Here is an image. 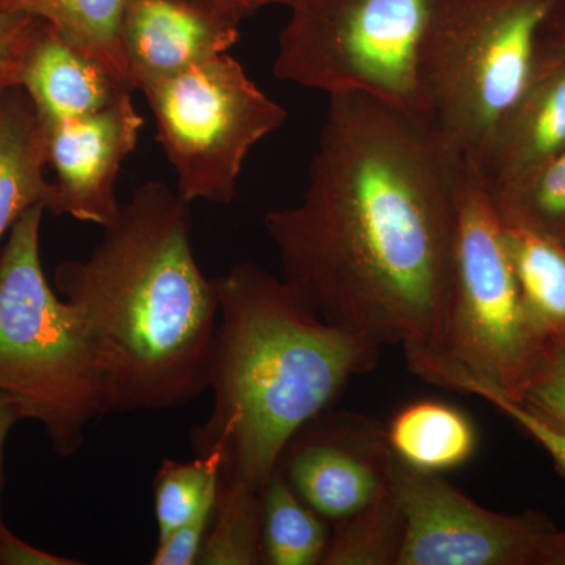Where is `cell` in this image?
I'll list each match as a JSON object with an SVG mask.
<instances>
[{
	"instance_id": "14",
	"label": "cell",
	"mask_w": 565,
	"mask_h": 565,
	"mask_svg": "<svg viewBox=\"0 0 565 565\" xmlns=\"http://www.w3.org/2000/svg\"><path fill=\"white\" fill-rule=\"evenodd\" d=\"M20 87L44 126L87 117L132 93L44 21L25 58Z\"/></svg>"
},
{
	"instance_id": "5",
	"label": "cell",
	"mask_w": 565,
	"mask_h": 565,
	"mask_svg": "<svg viewBox=\"0 0 565 565\" xmlns=\"http://www.w3.org/2000/svg\"><path fill=\"white\" fill-rule=\"evenodd\" d=\"M557 0H434L419 54L426 120L481 170L498 122L530 76Z\"/></svg>"
},
{
	"instance_id": "2",
	"label": "cell",
	"mask_w": 565,
	"mask_h": 565,
	"mask_svg": "<svg viewBox=\"0 0 565 565\" xmlns=\"http://www.w3.org/2000/svg\"><path fill=\"white\" fill-rule=\"evenodd\" d=\"M106 388L107 414L167 411L207 390L218 322L214 280L192 247L191 203L145 182L85 259L55 267Z\"/></svg>"
},
{
	"instance_id": "8",
	"label": "cell",
	"mask_w": 565,
	"mask_h": 565,
	"mask_svg": "<svg viewBox=\"0 0 565 565\" xmlns=\"http://www.w3.org/2000/svg\"><path fill=\"white\" fill-rule=\"evenodd\" d=\"M158 140L184 202L230 204L253 147L288 120L228 54L145 88Z\"/></svg>"
},
{
	"instance_id": "17",
	"label": "cell",
	"mask_w": 565,
	"mask_h": 565,
	"mask_svg": "<svg viewBox=\"0 0 565 565\" xmlns=\"http://www.w3.org/2000/svg\"><path fill=\"white\" fill-rule=\"evenodd\" d=\"M527 321L546 345L565 341V244L501 222Z\"/></svg>"
},
{
	"instance_id": "12",
	"label": "cell",
	"mask_w": 565,
	"mask_h": 565,
	"mask_svg": "<svg viewBox=\"0 0 565 565\" xmlns=\"http://www.w3.org/2000/svg\"><path fill=\"white\" fill-rule=\"evenodd\" d=\"M241 22L195 0H131L121 46L134 92L226 54Z\"/></svg>"
},
{
	"instance_id": "13",
	"label": "cell",
	"mask_w": 565,
	"mask_h": 565,
	"mask_svg": "<svg viewBox=\"0 0 565 565\" xmlns=\"http://www.w3.org/2000/svg\"><path fill=\"white\" fill-rule=\"evenodd\" d=\"M565 147V40L542 29L530 76L498 122L481 173L487 189L511 184Z\"/></svg>"
},
{
	"instance_id": "11",
	"label": "cell",
	"mask_w": 565,
	"mask_h": 565,
	"mask_svg": "<svg viewBox=\"0 0 565 565\" xmlns=\"http://www.w3.org/2000/svg\"><path fill=\"white\" fill-rule=\"evenodd\" d=\"M143 125L131 93L96 114L44 126L47 166L54 170L46 211L103 228L117 221L118 174Z\"/></svg>"
},
{
	"instance_id": "4",
	"label": "cell",
	"mask_w": 565,
	"mask_h": 565,
	"mask_svg": "<svg viewBox=\"0 0 565 565\" xmlns=\"http://www.w3.org/2000/svg\"><path fill=\"white\" fill-rule=\"evenodd\" d=\"M44 212H25L0 250V392L43 426L55 455L71 457L107 414L106 388L79 319L44 275Z\"/></svg>"
},
{
	"instance_id": "30",
	"label": "cell",
	"mask_w": 565,
	"mask_h": 565,
	"mask_svg": "<svg viewBox=\"0 0 565 565\" xmlns=\"http://www.w3.org/2000/svg\"><path fill=\"white\" fill-rule=\"evenodd\" d=\"M24 422L21 405L10 394L0 392V516H2V494L6 478H3V449L7 437L14 424Z\"/></svg>"
},
{
	"instance_id": "16",
	"label": "cell",
	"mask_w": 565,
	"mask_h": 565,
	"mask_svg": "<svg viewBox=\"0 0 565 565\" xmlns=\"http://www.w3.org/2000/svg\"><path fill=\"white\" fill-rule=\"evenodd\" d=\"M394 459L429 475H444L470 462L478 433L470 416L455 405L422 399L404 405L385 424Z\"/></svg>"
},
{
	"instance_id": "19",
	"label": "cell",
	"mask_w": 565,
	"mask_h": 565,
	"mask_svg": "<svg viewBox=\"0 0 565 565\" xmlns=\"http://www.w3.org/2000/svg\"><path fill=\"white\" fill-rule=\"evenodd\" d=\"M259 493L263 564L322 565L332 535V523L294 492L278 468Z\"/></svg>"
},
{
	"instance_id": "15",
	"label": "cell",
	"mask_w": 565,
	"mask_h": 565,
	"mask_svg": "<svg viewBox=\"0 0 565 565\" xmlns=\"http://www.w3.org/2000/svg\"><path fill=\"white\" fill-rule=\"evenodd\" d=\"M47 132L21 87L0 95V241L31 207H47Z\"/></svg>"
},
{
	"instance_id": "31",
	"label": "cell",
	"mask_w": 565,
	"mask_h": 565,
	"mask_svg": "<svg viewBox=\"0 0 565 565\" xmlns=\"http://www.w3.org/2000/svg\"><path fill=\"white\" fill-rule=\"evenodd\" d=\"M535 565H565V531L553 530L539 546Z\"/></svg>"
},
{
	"instance_id": "3",
	"label": "cell",
	"mask_w": 565,
	"mask_h": 565,
	"mask_svg": "<svg viewBox=\"0 0 565 565\" xmlns=\"http://www.w3.org/2000/svg\"><path fill=\"white\" fill-rule=\"evenodd\" d=\"M218 322L207 388L214 404L192 430L196 456H222V481L262 490L289 441L340 399L382 349L327 323L296 289L255 263L214 278Z\"/></svg>"
},
{
	"instance_id": "6",
	"label": "cell",
	"mask_w": 565,
	"mask_h": 565,
	"mask_svg": "<svg viewBox=\"0 0 565 565\" xmlns=\"http://www.w3.org/2000/svg\"><path fill=\"white\" fill-rule=\"evenodd\" d=\"M548 348L523 310L484 177L463 161L445 349L407 353L408 370L451 392L470 381L522 401Z\"/></svg>"
},
{
	"instance_id": "21",
	"label": "cell",
	"mask_w": 565,
	"mask_h": 565,
	"mask_svg": "<svg viewBox=\"0 0 565 565\" xmlns=\"http://www.w3.org/2000/svg\"><path fill=\"white\" fill-rule=\"evenodd\" d=\"M200 565L263 564L262 493L244 482H223Z\"/></svg>"
},
{
	"instance_id": "24",
	"label": "cell",
	"mask_w": 565,
	"mask_h": 565,
	"mask_svg": "<svg viewBox=\"0 0 565 565\" xmlns=\"http://www.w3.org/2000/svg\"><path fill=\"white\" fill-rule=\"evenodd\" d=\"M452 392L471 394V396L481 397L492 404L497 411L508 416L520 429L525 430L531 438H534L552 457L557 470L565 476V429L563 427L557 426L555 422L546 418L541 412L534 411L530 405L512 399V397H508L490 386L478 384V382H460L452 388Z\"/></svg>"
},
{
	"instance_id": "9",
	"label": "cell",
	"mask_w": 565,
	"mask_h": 565,
	"mask_svg": "<svg viewBox=\"0 0 565 565\" xmlns=\"http://www.w3.org/2000/svg\"><path fill=\"white\" fill-rule=\"evenodd\" d=\"M392 490L405 520L397 565H535L555 530L535 511L498 514L449 484L394 459Z\"/></svg>"
},
{
	"instance_id": "28",
	"label": "cell",
	"mask_w": 565,
	"mask_h": 565,
	"mask_svg": "<svg viewBox=\"0 0 565 565\" xmlns=\"http://www.w3.org/2000/svg\"><path fill=\"white\" fill-rule=\"evenodd\" d=\"M82 561L52 555L11 533L0 516V565H82Z\"/></svg>"
},
{
	"instance_id": "29",
	"label": "cell",
	"mask_w": 565,
	"mask_h": 565,
	"mask_svg": "<svg viewBox=\"0 0 565 565\" xmlns=\"http://www.w3.org/2000/svg\"><path fill=\"white\" fill-rule=\"evenodd\" d=\"M203 6L221 11L233 20L243 22L248 18L255 17L256 13L269 7L285 6L288 7L291 0H195Z\"/></svg>"
},
{
	"instance_id": "23",
	"label": "cell",
	"mask_w": 565,
	"mask_h": 565,
	"mask_svg": "<svg viewBox=\"0 0 565 565\" xmlns=\"http://www.w3.org/2000/svg\"><path fill=\"white\" fill-rule=\"evenodd\" d=\"M221 481V452L196 456L189 462L163 460L152 482L159 537L214 511Z\"/></svg>"
},
{
	"instance_id": "1",
	"label": "cell",
	"mask_w": 565,
	"mask_h": 565,
	"mask_svg": "<svg viewBox=\"0 0 565 565\" xmlns=\"http://www.w3.org/2000/svg\"><path fill=\"white\" fill-rule=\"evenodd\" d=\"M462 170L423 118L330 96L302 200L264 215L282 278L375 348L444 352Z\"/></svg>"
},
{
	"instance_id": "26",
	"label": "cell",
	"mask_w": 565,
	"mask_h": 565,
	"mask_svg": "<svg viewBox=\"0 0 565 565\" xmlns=\"http://www.w3.org/2000/svg\"><path fill=\"white\" fill-rule=\"evenodd\" d=\"M43 20L0 11V95L20 87L22 70Z\"/></svg>"
},
{
	"instance_id": "27",
	"label": "cell",
	"mask_w": 565,
	"mask_h": 565,
	"mask_svg": "<svg viewBox=\"0 0 565 565\" xmlns=\"http://www.w3.org/2000/svg\"><path fill=\"white\" fill-rule=\"evenodd\" d=\"M214 511L204 512L172 533L159 537L158 548L151 557L152 565L199 564L207 530Z\"/></svg>"
},
{
	"instance_id": "18",
	"label": "cell",
	"mask_w": 565,
	"mask_h": 565,
	"mask_svg": "<svg viewBox=\"0 0 565 565\" xmlns=\"http://www.w3.org/2000/svg\"><path fill=\"white\" fill-rule=\"evenodd\" d=\"M131 0H0L3 13L29 14L61 32L134 92L121 46V28Z\"/></svg>"
},
{
	"instance_id": "22",
	"label": "cell",
	"mask_w": 565,
	"mask_h": 565,
	"mask_svg": "<svg viewBox=\"0 0 565 565\" xmlns=\"http://www.w3.org/2000/svg\"><path fill=\"white\" fill-rule=\"evenodd\" d=\"M489 195L501 222L565 244V147L533 172Z\"/></svg>"
},
{
	"instance_id": "10",
	"label": "cell",
	"mask_w": 565,
	"mask_h": 565,
	"mask_svg": "<svg viewBox=\"0 0 565 565\" xmlns=\"http://www.w3.org/2000/svg\"><path fill=\"white\" fill-rule=\"evenodd\" d=\"M393 467L384 424L348 412L307 424L278 463L294 492L332 525L388 493Z\"/></svg>"
},
{
	"instance_id": "7",
	"label": "cell",
	"mask_w": 565,
	"mask_h": 565,
	"mask_svg": "<svg viewBox=\"0 0 565 565\" xmlns=\"http://www.w3.org/2000/svg\"><path fill=\"white\" fill-rule=\"evenodd\" d=\"M434 0H291L274 74L426 120L419 54ZM427 121V120H426Z\"/></svg>"
},
{
	"instance_id": "25",
	"label": "cell",
	"mask_w": 565,
	"mask_h": 565,
	"mask_svg": "<svg viewBox=\"0 0 565 565\" xmlns=\"http://www.w3.org/2000/svg\"><path fill=\"white\" fill-rule=\"evenodd\" d=\"M520 403L565 429V341L546 349Z\"/></svg>"
},
{
	"instance_id": "20",
	"label": "cell",
	"mask_w": 565,
	"mask_h": 565,
	"mask_svg": "<svg viewBox=\"0 0 565 565\" xmlns=\"http://www.w3.org/2000/svg\"><path fill=\"white\" fill-rule=\"evenodd\" d=\"M405 520L393 490L333 523L322 565H397Z\"/></svg>"
},
{
	"instance_id": "32",
	"label": "cell",
	"mask_w": 565,
	"mask_h": 565,
	"mask_svg": "<svg viewBox=\"0 0 565 565\" xmlns=\"http://www.w3.org/2000/svg\"><path fill=\"white\" fill-rule=\"evenodd\" d=\"M545 29L565 40V0H557L555 9L545 22Z\"/></svg>"
}]
</instances>
